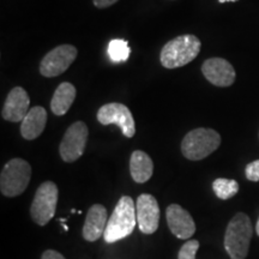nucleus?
I'll list each match as a JSON object with an SVG mask.
<instances>
[{"label": "nucleus", "instance_id": "12", "mask_svg": "<svg viewBox=\"0 0 259 259\" xmlns=\"http://www.w3.org/2000/svg\"><path fill=\"white\" fill-rule=\"evenodd\" d=\"M167 223L170 232L178 239H190L196 233V223L189 211L179 204H170L166 211Z\"/></svg>", "mask_w": 259, "mask_h": 259}, {"label": "nucleus", "instance_id": "22", "mask_svg": "<svg viewBox=\"0 0 259 259\" xmlns=\"http://www.w3.org/2000/svg\"><path fill=\"white\" fill-rule=\"evenodd\" d=\"M41 259H66V258H65L61 253H59L58 251L47 250V251L44 252V254H42Z\"/></svg>", "mask_w": 259, "mask_h": 259}, {"label": "nucleus", "instance_id": "17", "mask_svg": "<svg viewBox=\"0 0 259 259\" xmlns=\"http://www.w3.org/2000/svg\"><path fill=\"white\" fill-rule=\"evenodd\" d=\"M76 88L69 82L61 83L58 87L51 101V109L53 114L65 115L76 99Z\"/></svg>", "mask_w": 259, "mask_h": 259}, {"label": "nucleus", "instance_id": "21", "mask_svg": "<svg viewBox=\"0 0 259 259\" xmlns=\"http://www.w3.org/2000/svg\"><path fill=\"white\" fill-rule=\"evenodd\" d=\"M245 174L246 178L250 181H253V183L259 181V160H255L251 162V163H248L246 166Z\"/></svg>", "mask_w": 259, "mask_h": 259}, {"label": "nucleus", "instance_id": "16", "mask_svg": "<svg viewBox=\"0 0 259 259\" xmlns=\"http://www.w3.org/2000/svg\"><path fill=\"white\" fill-rule=\"evenodd\" d=\"M130 173L135 183L144 184L150 180L154 173V162L147 153L136 150L130 160Z\"/></svg>", "mask_w": 259, "mask_h": 259}, {"label": "nucleus", "instance_id": "8", "mask_svg": "<svg viewBox=\"0 0 259 259\" xmlns=\"http://www.w3.org/2000/svg\"><path fill=\"white\" fill-rule=\"evenodd\" d=\"M97 120L101 125H116L122 135L132 138L136 134L135 119L130 109L122 103H107L97 112Z\"/></svg>", "mask_w": 259, "mask_h": 259}, {"label": "nucleus", "instance_id": "2", "mask_svg": "<svg viewBox=\"0 0 259 259\" xmlns=\"http://www.w3.org/2000/svg\"><path fill=\"white\" fill-rule=\"evenodd\" d=\"M253 226L250 218L238 212L229 221L225 234V248L231 259H245L250 250Z\"/></svg>", "mask_w": 259, "mask_h": 259}, {"label": "nucleus", "instance_id": "11", "mask_svg": "<svg viewBox=\"0 0 259 259\" xmlns=\"http://www.w3.org/2000/svg\"><path fill=\"white\" fill-rule=\"evenodd\" d=\"M202 72L210 83L216 87H231L235 80V70L228 60L222 58H210L202 65Z\"/></svg>", "mask_w": 259, "mask_h": 259}, {"label": "nucleus", "instance_id": "25", "mask_svg": "<svg viewBox=\"0 0 259 259\" xmlns=\"http://www.w3.org/2000/svg\"><path fill=\"white\" fill-rule=\"evenodd\" d=\"M229 2L234 3V2H238V0H219V3H221V4H223V3H229Z\"/></svg>", "mask_w": 259, "mask_h": 259}, {"label": "nucleus", "instance_id": "18", "mask_svg": "<svg viewBox=\"0 0 259 259\" xmlns=\"http://www.w3.org/2000/svg\"><path fill=\"white\" fill-rule=\"evenodd\" d=\"M212 190L218 198L222 200L231 199L239 191V184L235 180L219 178L212 183Z\"/></svg>", "mask_w": 259, "mask_h": 259}, {"label": "nucleus", "instance_id": "14", "mask_svg": "<svg viewBox=\"0 0 259 259\" xmlns=\"http://www.w3.org/2000/svg\"><path fill=\"white\" fill-rule=\"evenodd\" d=\"M107 223H108L107 209L101 204H94L87 213L83 226V238L89 242L99 240L105 234Z\"/></svg>", "mask_w": 259, "mask_h": 259}, {"label": "nucleus", "instance_id": "3", "mask_svg": "<svg viewBox=\"0 0 259 259\" xmlns=\"http://www.w3.org/2000/svg\"><path fill=\"white\" fill-rule=\"evenodd\" d=\"M200 44L199 38L194 35H181L169 42L162 48L160 60L162 66L166 69H178L183 67L194 60L199 54Z\"/></svg>", "mask_w": 259, "mask_h": 259}, {"label": "nucleus", "instance_id": "15", "mask_svg": "<svg viewBox=\"0 0 259 259\" xmlns=\"http://www.w3.org/2000/svg\"><path fill=\"white\" fill-rule=\"evenodd\" d=\"M47 122V112L44 107L36 106L30 108L28 114L22 120L21 135L24 139L32 141L40 137Z\"/></svg>", "mask_w": 259, "mask_h": 259}, {"label": "nucleus", "instance_id": "5", "mask_svg": "<svg viewBox=\"0 0 259 259\" xmlns=\"http://www.w3.org/2000/svg\"><path fill=\"white\" fill-rule=\"evenodd\" d=\"M30 179V164L23 158H12L0 174V191L5 197H17L27 190Z\"/></svg>", "mask_w": 259, "mask_h": 259}, {"label": "nucleus", "instance_id": "4", "mask_svg": "<svg viewBox=\"0 0 259 259\" xmlns=\"http://www.w3.org/2000/svg\"><path fill=\"white\" fill-rule=\"evenodd\" d=\"M221 136L212 128L199 127L190 131L181 142V153L187 160L199 161L218 150Z\"/></svg>", "mask_w": 259, "mask_h": 259}, {"label": "nucleus", "instance_id": "23", "mask_svg": "<svg viewBox=\"0 0 259 259\" xmlns=\"http://www.w3.org/2000/svg\"><path fill=\"white\" fill-rule=\"evenodd\" d=\"M116 2H119V0H94V5L99 9H106L115 4Z\"/></svg>", "mask_w": 259, "mask_h": 259}, {"label": "nucleus", "instance_id": "6", "mask_svg": "<svg viewBox=\"0 0 259 259\" xmlns=\"http://www.w3.org/2000/svg\"><path fill=\"white\" fill-rule=\"evenodd\" d=\"M59 191L52 181L42 183L37 187L30 206V216L36 225L46 226L56 213Z\"/></svg>", "mask_w": 259, "mask_h": 259}, {"label": "nucleus", "instance_id": "13", "mask_svg": "<svg viewBox=\"0 0 259 259\" xmlns=\"http://www.w3.org/2000/svg\"><path fill=\"white\" fill-rule=\"evenodd\" d=\"M30 106V97L22 87H15L6 97L3 107L2 116L5 120L11 122H19L25 118Z\"/></svg>", "mask_w": 259, "mask_h": 259}, {"label": "nucleus", "instance_id": "20", "mask_svg": "<svg viewBox=\"0 0 259 259\" xmlns=\"http://www.w3.org/2000/svg\"><path fill=\"white\" fill-rule=\"evenodd\" d=\"M199 248L198 240H189L181 246L178 259H196V253Z\"/></svg>", "mask_w": 259, "mask_h": 259}, {"label": "nucleus", "instance_id": "9", "mask_svg": "<svg viewBox=\"0 0 259 259\" xmlns=\"http://www.w3.org/2000/svg\"><path fill=\"white\" fill-rule=\"evenodd\" d=\"M77 48L72 45H61L48 52L40 64V73L44 77H58L64 73L77 58Z\"/></svg>", "mask_w": 259, "mask_h": 259}, {"label": "nucleus", "instance_id": "24", "mask_svg": "<svg viewBox=\"0 0 259 259\" xmlns=\"http://www.w3.org/2000/svg\"><path fill=\"white\" fill-rule=\"evenodd\" d=\"M255 233H257V235L259 236V218H258L257 225H255Z\"/></svg>", "mask_w": 259, "mask_h": 259}, {"label": "nucleus", "instance_id": "19", "mask_svg": "<svg viewBox=\"0 0 259 259\" xmlns=\"http://www.w3.org/2000/svg\"><path fill=\"white\" fill-rule=\"evenodd\" d=\"M131 54L128 42L122 38H114L108 45V56L113 63H124Z\"/></svg>", "mask_w": 259, "mask_h": 259}, {"label": "nucleus", "instance_id": "10", "mask_svg": "<svg viewBox=\"0 0 259 259\" xmlns=\"http://www.w3.org/2000/svg\"><path fill=\"white\" fill-rule=\"evenodd\" d=\"M136 213L139 231L144 234H154L160 225V206L151 194L143 193L136 202Z\"/></svg>", "mask_w": 259, "mask_h": 259}, {"label": "nucleus", "instance_id": "1", "mask_svg": "<svg viewBox=\"0 0 259 259\" xmlns=\"http://www.w3.org/2000/svg\"><path fill=\"white\" fill-rule=\"evenodd\" d=\"M137 225L136 203L130 196H122L116 203L114 211L107 223L103 239L108 244L127 238Z\"/></svg>", "mask_w": 259, "mask_h": 259}, {"label": "nucleus", "instance_id": "7", "mask_svg": "<svg viewBox=\"0 0 259 259\" xmlns=\"http://www.w3.org/2000/svg\"><path fill=\"white\" fill-rule=\"evenodd\" d=\"M89 130L83 121H76L65 132L59 147L60 157L65 162H74L82 156L88 142Z\"/></svg>", "mask_w": 259, "mask_h": 259}]
</instances>
